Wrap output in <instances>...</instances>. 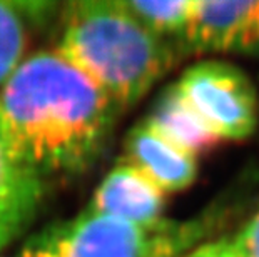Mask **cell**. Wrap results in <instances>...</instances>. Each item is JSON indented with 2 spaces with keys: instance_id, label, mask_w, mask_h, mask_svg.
Wrapping results in <instances>:
<instances>
[{
  "instance_id": "obj_4",
  "label": "cell",
  "mask_w": 259,
  "mask_h": 257,
  "mask_svg": "<svg viewBox=\"0 0 259 257\" xmlns=\"http://www.w3.org/2000/svg\"><path fill=\"white\" fill-rule=\"evenodd\" d=\"M176 87L221 140H242L254 132L257 95L241 69L221 60L191 65Z\"/></svg>"
},
{
  "instance_id": "obj_1",
  "label": "cell",
  "mask_w": 259,
  "mask_h": 257,
  "mask_svg": "<svg viewBox=\"0 0 259 257\" xmlns=\"http://www.w3.org/2000/svg\"><path fill=\"white\" fill-rule=\"evenodd\" d=\"M119 107L56 50L25 57L0 89V124L42 179L85 171L106 145Z\"/></svg>"
},
{
  "instance_id": "obj_10",
  "label": "cell",
  "mask_w": 259,
  "mask_h": 257,
  "mask_svg": "<svg viewBox=\"0 0 259 257\" xmlns=\"http://www.w3.org/2000/svg\"><path fill=\"white\" fill-rule=\"evenodd\" d=\"M56 4L0 0V89L24 62L30 27L51 15Z\"/></svg>"
},
{
  "instance_id": "obj_6",
  "label": "cell",
  "mask_w": 259,
  "mask_h": 257,
  "mask_svg": "<svg viewBox=\"0 0 259 257\" xmlns=\"http://www.w3.org/2000/svg\"><path fill=\"white\" fill-rule=\"evenodd\" d=\"M44 192L46 179L15 150L0 124V250L27 231L35 219Z\"/></svg>"
},
{
  "instance_id": "obj_3",
  "label": "cell",
  "mask_w": 259,
  "mask_h": 257,
  "mask_svg": "<svg viewBox=\"0 0 259 257\" xmlns=\"http://www.w3.org/2000/svg\"><path fill=\"white\" fill-rule=\"evenodd\" d=\"M201 234L199 222L142 227L87 209L30 236L19 257H178Z\"/></svg>"
},
{
  "instance_id": "obj_2",
  "label": "cell",
  "mask_w": 259,
  "mask_h": 257,
  "mask_svg": "<svg viewBox=\"0 0 259 257\" xmlns=\"http://www.w3.org/2000/svg\"><path fill=\"white\" fill-rule=\"evenodd\" d=\"M56 52L111 99L119 111L139 102L178 60V43L144 29L119 0L64 5Z\"/></svg>"
},
{
  "instance_id": "obj_5",
  "label": "cell",
  "mask_w": 259,
  "mask_h": 257,
  "mask_svg": "<svg viewBox=\"0 0 259 257\" xmlns=\"http://www.w3.org/2000/svg\"><path fill=\"white\" fill-rule=\"evenodd\" d=\"M183 52H259V0H191Z\"/></svg>"
},
{
  "instance_id": "obj_8",
  "label": "cell",
  "mask_w": 259,
  "mask_h": 257,
  "mask_svg": "<svg viewBox=\"0 0 259 257\" xmlns=\"http://www.w3.org/2000/svg\"><path fill=\"white\" fill-rule=\"evenodd\" d=\"M125 162L164 194L189 187L197 176L196 157L159 137L144 122L136 125L125 139Z\"/></svg>"
},
{
  "instance_id": "obj_7",
  "label": "cell",
  "mask_w": 259,
  "mask_h": 257,
  "mask_svg": "<svg viewBox=\"0 0 259 257\" xmlns=\"http://www.w3.org/2000/svg\"><path fill=\"white\" fill-rule=\"evenodd\" d=\"M164 204L166 194L136 167L122 162L99 184L89 209L124 222L149 227L164 221Z\"/></svg>"
},
{
  "instance_id": "obj_13",
  "label": "cell",
  "mask_w": 259,
  "mask_h": 257,
  "mask_svg": "<svg viewBox=\"0 0 259 257\" xmlns=\"http://www.w3.org/2000/svg\"><path fill=\"white\" fill-rule=\"evenodd\" d=\"M186 257H241L233 237L219 239L216 242H207L192 250Z\"/></svg>"
},
{
  "instance_id": "obj_11",
  "label": "cell",
  "mask_w": 259,
  "mask_h": 257,
  "mask_svg": "<svg viewBox=\"0 0 259 257\" xmlns=\"http://www.w3.org/2000/svg\"><path fill=\"white\" fill-rule=\"evenodd\" d=\"M119 2L144 29L161 39L178 43L181 48V42L191 17V0H167V2L119 0Z\"/></svg>"
},
{
  "instance_id": "obj_12",
  "label": "cell",
  "mask_w": 259,
  "mask_h": 257,
  "mask_svg": "<svg viewBox=\"0 0 259 257\" xmlns=\"http://www.w3.org/2000/svg\"><path fill=\"white\" fill-rule=\"evenodd\" d=\"M233 239L241 257H259V209Z\"/></svg>"
},
{
  "instance_id": "obj_9",
  "label": "cell",
  "mask_w": 259,
  "mask_h": 257,
  "mask_svg": "<svg viewBox=\"0 0 259 257\" xmlns=\"http://www.w3.org/2000/svg\"><path fill=\"white\" fill-rule=\"evenodd\" d=\"M144 124L159 137L194 157L223 142L186 102L176 84L162 92Z\"/></svg>"
}]
</instances>
